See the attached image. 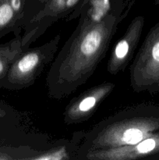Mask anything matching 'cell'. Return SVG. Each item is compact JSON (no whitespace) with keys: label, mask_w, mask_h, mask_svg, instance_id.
<instances>
[{"label":"cell","mask_w":159,"mask_h":160,"mask_svg":"<svg viewBox=\"0 0 159 160\" xmlns=\"http://www.w3.org/2000/svg\"><path fill=\"white\" fill-rule=\"evenodd\" d=\"M115 88V83L104 82L75 97L64 109V123L67 125L78 124L88 120Z\"/></svg>","instance_id":"8992f818"},{"label":"cell","mask_w":159,"mask_h":160,"mask_svg":"<svg viewBox=\"0 0 159 160\" xmlns=\"http://www.w3.org/2000/svg\"><path fill=\"white\" fill-rule=\"evenodd\" d=\"M23 29L24 23L14 11L9 0H0V38L11 32L15 36L20 35Z\"/></svg>","instance_id":"9c48e42d"},{"label":"cell","mask_w":159,"mask_h":160,"mask_svg":"<svg viewBox=\"0 0 159 160\" xmlns=\"http://www.w3.org/2000/svg\"><path fill=\"white\" fill-rule=\"evenodd\" d=\"M143 16L134 17L128 25L124 34L114 46L107 63V71L111 75L124 72L132 60L138 46L144 27Z\"/></svg>","instance_id":"52a82bcc"},{"label":"cell","mask_w":159,"mask_h":160,"mask_svg":"<svg viewBox=\"0 0 159 160\" xmlns=\"http://www.w3.org/2000/svg\"><path fill=\"white\" fill-rule=\"evenodd\" d=\"M74 141L62 144L47 151L33 152L30 159L33 160H62L76 159L80 145L79 132L74 134Z\"/></svg>","instance_id":"30bf717a"},{"label":"cell","mask_w":159,"mask_h":160,"mask_svg":"<svg viewBox=\"0 0 159 160\" xmlns=\"http://www.w3.org/2000/svg\"><path fill=\"white\" fill-rule=\"evenodd\" d=\"M12 113H13V111L12 108L4 102L0 100V119L7 118L8 117H10Z\"/></svg>","instance_id":"7c38bea8"},{"label":"cell","mask_w":159,"mask_h":160,"mask_svg":"<svg viewBox=\"0 0 159 160\" xmlns=\"http://www.w3.org/2000/svg\"><path fill=\"white\" fill-rule=\"evenodd\" d=\"M134 2L128 0L99 21L80 14L77 26L48 70L46 86L50 98L63 99L88 81L106 56L118 26Z\"/></svg>","instance_id":"6da1fadb"},{"label":"cell","mask_w":159,"mask_h":160,"mask_svg":"<svg viewBox=\"0 0 159 160\" xmlns=\"http://www.w3.org/2000/svg\"><path fill=\"white\" fill-rule=\"evenodd\" d=\"M159 154V131L132 145L89 151L80 157L87 160H134Z\"/></svg>","instance_id":"ba28073f"},{"label":"cell","mask_w":159,"mask_h":160,"mask_svg":"<svg viewBox=\"0 0 159 160\" xmlns=\"http://www.w3.org/2000/svg\"><path fill=\"white\" fill-rule=\"evenodd\" d=\"M27 47L22 44V36H15L5 44H0V81L5 78L17 56Z\"/></svg>","instance_id":"8fae6325"},{"label":"cell","mask_w":159,"mask_h":160,"mask_svg":"<svg viewBox=\"0 0 159 160\" xmlns=\"http://www.w3.org/2000/svg\"><path fill=\"white\" fill-rule=\"evenodd\" d=\"M131 88L159 93V22L151 28L129 67Z\"/></svg>","instance_id":"277c9868"},{"label":"cell","mask_w":159,"mask_h":160,"mask_svg":"<svg viewBox=\"0 0 159 160\" xmlns=\"http://www.w3.org/2000/svg\"><path fill=\"white\" fill-rule=\"evenodd\" d=\"M60 34L40 46L27 48L17 56L7 73L0 81V88L19 91L34 85L44 70L54 60Z\"/></svg>","instance_id":"3957f363"},{"label":"cell","mask_w":159,"mask_h":160,"mask_svg":"<svg viewBox=\"0 0 159 160\" xmlns=\"http://www.w3.org/2000/svg\"><path fill=\"white\" fill-rule=\"evenodd\" d=\"M159 131V115L148 106L139 105L104 119L86 132H79L76 159L89 151L132 145Z\"/></svg>","instance_id":"7a4b0ae2"},{"label":"cell","mask_w":159,"mask_h":160,"mask_svg":"<svg viewBox=\"0 0 159 160\" xmlns=\"http://www.w3.org/2000/svg\"><path fill=\"white\" fill-rule=\"evenodd\" d=\"M154 3H155L156 5H158L159 6V0H154Z\"/></svg>","instance_id":"4fadbf2b"},{"label":"cell","mask_w":159,"mask_h":160,"mask_svg":"<svg viewBox=\"0 0 159 160\" xmlns=\"http://www.w3.org/2000/svg\"><path fill=\"white\" fill-rule=\"evenodd\" d=\"M89 2L90 0H41V9L23 30V46L29 47L58 20L70 21L79 17Z\"/></svg>","instance_id":"5b68a950"}]
</instances>
